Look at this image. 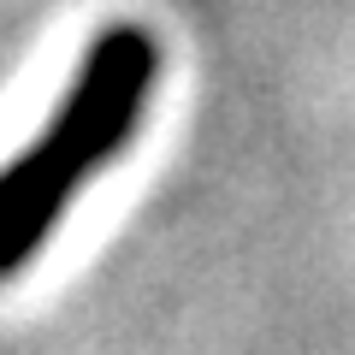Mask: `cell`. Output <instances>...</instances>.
<instances>
[{
	"label": "cell",
	"instance_id": "obj_1",
	"mask_svg": "<svg viewBox=\"0 0 355 355\" xmlns=\"http://www.w3.org/2000/svg\"><path fill=\"white\" fill-rule=\"evenodd\" d=\"M154 53L142 30H113L95 42L89 65L65 89L60 113L36 137V148L0 166V279L18 272L48 243L53 219L77 202L89 178L113 154H125L130 130L142 119Z\"/></svg>",
	"mask_w": 355,
	"mask_h": 355
}]
</instances>
